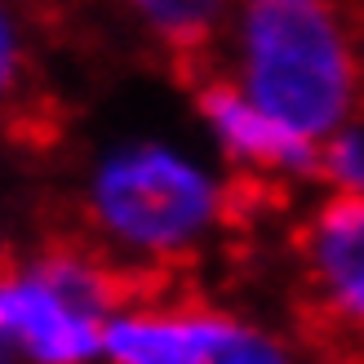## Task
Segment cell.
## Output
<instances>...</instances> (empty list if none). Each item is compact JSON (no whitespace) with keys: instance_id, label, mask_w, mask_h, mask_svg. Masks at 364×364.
Returning a JSON list of instances; mask_svg holds the SVG:
<instances>
[{"instance_id":"6da1fadb","label":"cell","mask_w":364,"mask_h":364,"mask_svg":"<svg viewBox=\"0 0 364 364\" xmlns=\"http://www.w3.org/2000/svg\"><path fill=\"white\" fill-rule=\"evenodd\" d=\"M227 76L306 142L355 120L364 58L338 0H235Z\"/></svg>"},{"instance_id":"7a4b0ae2","label":"cell","mask_w":364,"mask_h":364,"mask_svg":"<svg viewBox=\"0 0 364 364\" xmlns=\"http://www.w3.org/2000/svg\"><path fill=\"white\" fill-rule=\"evenodd\" d=\"M85 218L107 258L156 276V267L182 262L223 231L231 218V187L173 142L129 138L94 160Z\"/></svg>"},{"instance_id":"3957f363","label":"cell","mask_w":364,"mask_h":364,"mask_svg":"<svg viewBox=\"0 0 364 364\" xmlns=\"http://www.w3.org/2000/svg\"><path fill=\"white\" fill-rule=\"evenodd\" d=\"M196 85V112L209 129L213 147L223 151L249 178H316L320 147L271 120L227 71L191 80Z\"/></svg>"},{"instance_id":"277c9868","label":"cell","mask_w":364,"mask_h":364,"mask_svg":"<svg viewBox=\"0 0 364 364\" xmlns=\"http://www.w3.org/2000/svg\"><path fill=\"white\" fill-rule=\"evenodd\" d=\"M235 316L200 302H173L147 294L107 320L102 360L107 364H213L235 333Z\"/></svg>"},{"instance_id":"5b68a950","label":"cell","mask_w":364,"mask_h":364,"mask_svg":"<svg viewBox=\"0 0 364 364\" xmlns=\"http://www.w3.org/2000/svg\"><path fill=\"white\" fill-rule=\"evenodd\" d=\"M302 271L324 316L364 338V196H329L298 231Z\"/></svg>"},{"instance_id":"8992f818","label":"cell","mask_w":364,"mask_h":364,"mask_svg":"<svg viewBox=\"0 0 364 364\" xmlns=\"http://www.w3.org/2000/svg\"><path fill=\"white\" fill-rule=\"evenodd\" d=\"M129 18L187 71V80H200L218 71L213 49L231 31L235 0H120Z\"/></svg>"},{"instance_id":"52a82bcc","label":"cell","mask_w":364,"mask_h":364,"mask_svg":"<svg viewBox=\"0 0 364 364\" xmlns=\"http://www.w3.org/2000/svg\"><path fill=\"white\" fill-rule=\"evenodd\" d=\"M316 178H324L338 196H364V120H347L320 142Z\"/></svg>"},{"instance_id":"ba28073f","label":"cell","mask_w":364,"mask_h":364,"mask_svg":"<svg viewBox=\"0 0 364 364\" xmlns=\"http://www.w3.org/2000/svg\"><path fill=\"white\" fill-rule=\"evenodd\" d=\"M27 80H31V58H27L23 27H18L9 0H0V116H9L23 102Z\"/></svg>"},{"instance_id":"9c48e42d","label":"cell","mask_w":364,"mask_h":364,"mask_svg":"<svg viewBox=\"0 0 364 364\" xmlns=\"http://www.w3.org/2000/svg\"><path fill=\"white\" fill-rule=\"evenodd\" d=\"M213 364H298V355L284 347L276 333L253 329V324H235V333Z\"/></svg>"},{"instance_id":"30bf717a","label":"cell","mask_w":364,"mask_h":364,"mask_svg":"<svg viewBox=\"0 0 364 364\" xmlns=\"http://www.w3.org/2000/svg\"><path fill=\"white\" fill-rule=\"evenodd\" d=\"M324 364H364V338H355V342H342V347L324 360Z\"/></svg>"},{"instance_id":"8fae6325","label":"cell","mask_w":364,"mask_h":364,"mask_svg":"<svg viewBox=\"0 0 364 364\" xmlns=\"http://www.w3.org/2000/svg\"><path fill=\"white\" fill-rule=\"evenodd\" d=\"M0 267H9V258H5V235H0Z\"/></svg>"}]
</instances>
